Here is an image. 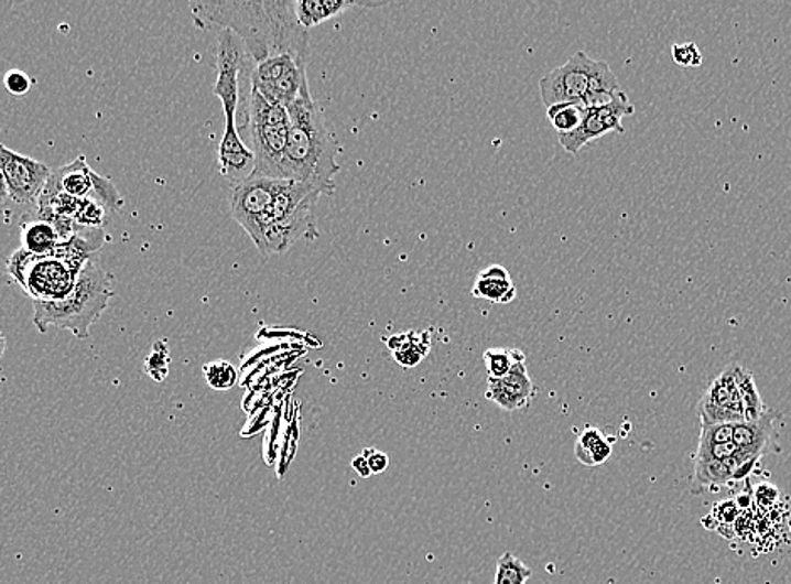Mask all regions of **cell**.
<instances>
[{
  "label": "cell",
  "instance_id": "obj_1",
  "mask_svg": "<svg viewBox=\"0 0 791 584\" xmlns=\"http://www.w3.org/2000/svg\"><path fill=\"white\" fill-rule=\"evenodd\" d=\"M191 11L194 24L203 31L235 33L253 65L283 54L307 63L311 37L296 19L293 0L193 2Z\"/></svg>",
  "mask_w": 791,
  "mask_h": 584
},
{
  "label": "cell",
  "instance_id": "obj_2",
  "mask_svg": "<svg viewBox=\"0 0 791 584\" xmlns=\"http://www.w3.org/2000/svg\"><path fill=\"white\" fill-rule=\"evenodd\" d=\"M290 132L282 162L283 181L302 182L317 187L324 196L336 191L337 162L340 147L332 133L311 88L303 89L290 105Z\"/></svg>",
  "mask_w": 791,
  "mask_h": 584
},
{
  "label": "cell",
  "instance_id": "obj_3",
  "mask_svg": "<svg viewBox=\"0 0 791 584\" xmlns=\"http://www.w3.org/2000/svg\"><path fill=\"white\" fill-rule=\"evenodd\" d=\"M85 229L61 241L46 257H34L22 248L11 255L8 273L33 302H59L73 292L83 268L100 250L105 239V236L95 238L101 235V229H94L89 235L83 232Z\"/></svg>",
  "mask_w": 791,
  "mask_h": 584
},
{
  "label": "cell",
  "instance_id": "obj_4",
  "mask_svg": "<svg viewBox=\"0 0 791 584\" xmlns=\"http://www.w3.org/2000/svg\"><path fill=\"white\" fill-rule=\"evenodd\" d=\"M113 279L91 258L79 274L73 292L59 302H33V322L41 334L50 328L69 331L76 339H88L89 328L101 317L113 299Z\"/></svg>",
  "mask_w": 791,
  "mask_h": 584
},
{
  "label": "cell",
  "instance_id": "obj_5",
  "mask_svg": "<svg viewBox=\"0 0 791 584\" xmlns=\"http://www.w3.org/2000/svg\"><path fill=\"white\" fill-rule=\"evenodd\" d=\"M321 196L324 193L317 187L302 182L280 181L264 226L263 241L258 248L261 257L285 253L299 239L314 241L318 238L315 210Z\"/></svg>",
  "mask_w": 791,
  "mask_h": 584
},
{
  "label": "cell",
  "instance_id": "obj_6",
  "mask_svg": "<svg viewBox=\"0 0 791 584\" xmlns=\"http://www.w3.org/2000/svg\"><path fill=\"white\" fill-rule=\"evenodd\" d=\"M545 108L560 104L598 107L614 100L621 88L617 76L605 61L592 60L588 54H574L560 68L548 73L539 82Z\"/></svg>",
  "mask_w": 791,
  "mask_h": 584
},
{
  "label": "cell",
  "instance_id": "obj_7",
  "mask_svg": "<svg viewBox=\"0 0 791 584\" xmlns=\"http://www.w3.org/2000/svg\"><path fill=\"white\" fill-rule=\"evenodd\" d=\"M251 150L254 153V174L258 177L282 179V162L289 142L290 117L283 105L271 104L251 88L247 101Z\"/></svg>",
  "mask_w": 791,
  "mask_h": 584
},
{
  "label": "cell",
  "instance_id": "obj_8",
  "mask_svg": "<svg viewBox=\"0 0 791 584\" xmlns=\"http://www.w3.org/2000/svg\"><path fill=\"white\" fill-rule=\"evenodd\" d=\"M247 50L242 41L231 31H219L218 50H216V97L219 98L225 111V133L223 140L239 139L236 126V111L239 107V78L248 65Z\"/></svg>",
  "mask_w": 791,
  "mask_h": 584
},
{
  "label": "cell",
  "instance_id": "obj_9",
  "mask_svg": "<svg viewBox=\"0 0 791 584\" xmlns=\"http://www.w3.org/2000/svg\"><path fill=\"white\" fill-rule=\"evenodd\" d=\"M279 186L280 181L277 179L251 175L247 181L232 187V219L250 235L257 248H260L263 241L264 226Z\"/></svg>",
  "mask_w": 791,
  "mask_h": 584
},
{
  "label": "cell",
  "instance_id": "obj_10",
  "mask_svg": "<svg viewBox=\"0 0 791 584\" xmlns=\"http://www.w3.org/2000/svg\"><path fill=\"white\" fill-rule=\"evenodd\" d=\"M46 187L78 197V199L97 201V203L104 204L108 210H117L123 206V199L115 190L113 184L91 171L83 155L51 172Z\"/></svg>",
  "mask_w": 791,
  "mask_h": 584
},
{
  "label": "cell",
  "instance_id": "obj_11",
  "mask_svg": "<svg viewBox=\"0 0 791 584\" xmlns=\"http://www.w3.org/2000/svg\"><path fill=\"white\" fill-rule=\"evenodd\" d=\"M0 172L4 175L9 199L21 206L36 204L51 177L46 164L14 152L4 143H0Z\"/></svg>",
  "mask_w": 791,
  "mask_h": 584
},
{
  "label": "cell",
  "instance_id": "obj_12",
  "mask_svg": "<svg viewBox=\"0 0 791 584\" xmlns=\"http://www.w3.org/2000/svg\"><path fill=\"white\" fill-rule=\"evenodd\" d=\"M635 113V107L628 100L627 94L620 91L614 100L598 107L586 108L582 126L574 132L560 136L561 145L570 153L582 152L583 147L588 145L593 140L602 139L610 132L625 133L621 121L628 115Z\"/></svg>",
  "mask_w": 791,
  "mask_h": 584
},
{
  "label": "cell",
  "instance_id": "obj_13",
  "mask_svg": "<svg viewBox=\"0 0 791 584\" xmlns=\"http://www.w3.org/2000/svg\"><path fill=\"white\" fill-rule=\"evenodd\" d=\"M703 423H741L745 421L741 398L735 379V364L727 366L707 388L698 403Z\"/></svg>",
  "mask_w": 791,
  "mask_h": 584
},
{
  "label": "cell",
  "instance_id": "obj_14",
  "mask_svg": "<svg viewBox=\"0 0 791 584\" xmlns=\"http://www.w3.org/2000/svg\"><path fill=\"white\" fill-rule=\"evenodd\" d=\"M534 396V382L524 363L516 364L512 371L502 379H487V394L497 407L506 411L524 410Z\"/></svg>",
  "mask_w": 791,
  "mask_h": 584
},
{
  "label": "cell",
  "instance_id": "obj_15",
  "mask_svg": "<svg viewBox=\"0 0 791 584\" xmlns=\"http://www.w3.org/2000/svg\"><path fill=\"white\" fill-rule=\"evenodd\" d=\"M777 418L778 414L774 411L768 410L759 420L736 423L735 433H733V443L736 448L761 458L773 439Z\"/></svg>",
  "mask_w": 791,
  "mask_h": 584
},
{
  "label": "cell",
  "instance_id": "obj_16",
  "mask_svg": "<svg viewBox=\"0 0 791 584\" xmlns=\"http://www.w3.org/2000/svg\"><path fill=\"white\" fill-rule=\"evenodd\" d=\"M472 295L487 302L510 303L517 296V289L509 271L500 264H492L478 273Z\"/></svg>",
  "mask_w": 791,
  "mask_h": 584
},
{
  "label": "cell",
  "instance_id": "obj_17",
  "mask_svg": "<svg viewBox=\"0 0 791 584\" xmlns=\"http://www.w3.org/2000/svg\"><path fill=\"white\" fill-rule=\"evenodd\" d=\"M372 2H349V0H296L295 12L302 28H317L322 22L343 14L353 8H379Z\"/></svg>",
  "mask_w": 791,
  "mask_h": 584
},
{
  "label": "cell",
  "instance_id": "obj_18",
  "mask_svg": "<svg viewBox=\"0 0 791 584\" xmlns=\"http://www.w3.org/2000/svg\"><path fill=\"white\" fill-rule=\"evenodd\" d=\"M61 241H65V239L61 238L56 226L46 219H29V221L21 223V248L34 257H46V255L53 253Z\"/></svg>",
  "mask_w": 791,
  "mask_h": 584
},
{
  "label": "cell",
  "instance_id": "obj_19",
  "mask_svg": "<svg viewBox=\"0 0 791 584\" xmlns=\"http://www.w3.org/2000/svg\"><path fill=\"white\" fill-rule=\"evenodd\" d=\"M388 347L401 366L414 367L429 354L430 337L429 334H418V332L392 335L388 340Z\"/></svg>",
  "mask_w": 791,
  "mask_h": 584
},
{
  "label": "cell",
  "instance_id": "obj_20",
  "mask_svg": "<svg viewBox=\"0 0 791 584\" xmlns=\"http://www.w3.org/2000/svg\"><path fill=\"white\" fill-rule=\"evenodd\" d=\"M611 452H614V446L596 428L585 430L579 440H577L576 448H574L576 458L583 465H588V467L605 464L606 459L610 458Z\"/></svg>",
  "mask_w": 791,
  "mask_h": 584
},
{
  "label": "cell",
  "instance_id": "obj_21",
  "mask_svg": "<svg viewBox=\"0 0 791 584\" xmlns=\"http://www.w3.org/2000/svg\"><path fill=\"white\" fill-rule=\"evenodd\" d=\"M735 379L738 386L739 398H741L743 413L745 421H756L767 413L763 398L759 394L758 386L755 382V376L745 369V367L735 364Z\"/></svg>",
  "mask_w": 791,
  "mask_h": 584
},
{
  "label": "cell",
  "instance_id": "obj_22",
  "mask_svg": "<svg viewBox=\"0 0 791 584\" xmlns=\"http://www.w3.org/2000/svg\"><path fill=\"white\" fill-rule=\"evenodd\" d=\"M694 480L701 487H724V485L735 482L733 471L727 462L716 458H706V456H694Z\"/></svg>",
  "mask_w": 791,
  "mask_h": 584
},
{
  "label": "cell",
  "instance_id": "obj_23",
  "mask_svg": "<svg viewBox=\"0 0 791 584\" xmlns=\"http://www.w3.org/2000/svg\"><path fill=\"white\" fill-rule=\"evenodd\" d=\"M585 111L586 107L577 104H560L545 108V113L550 118L551 126L556 129L557 136H566L582 126Z\"/></svg>",
  "mask_w": 791,
  "mask_h": 584
},
{
  "label": "cell",
  "instance_id": "obj_24",
  "mask_svg": "<svg viewBox=\"0 0 791 584\" xmlns=\"http://www.w3.org/2000/svg\"><path fill=\"white\" fill-rule=\"evenodd\" d=\"M484 360L489 379H502L512 371L516 364L524 363L525 356L517 349H487Z\"/></svg>",
  "mask_w": 791,
  "mask_h": 584
},
{
  "label": "cell",
  "instance_id": "obj_25",
  "mask_svg": "<svg viewBox=\"0 0 791 584\" xmlns=\"http://www.w3.org/2000/svg\"><path fill=\"white\" fill-rule=\"evenodd\" d=\"M532 571L522 563L512 552H503L497 561L496 580L494 584H525Z\"/></svg>",
  "mask_w": 791,
  "mask_h": 584
},
{
  "label": "cell",
  "instance_id": "obj_26",
  "mask_svg": "<svg viewBox=\"0 0 791 584\" xmlns=\"http://www.w3.org/2000/svg\"><path fill=\"white\" fill-rule=\"evenodd\" d=\"M203 372L207 385H209V388L215 389V391H229V389L235 388L236 382H238V371H236V367L232 366L231 363H228V360L219 359L207 363L206 366H204Z\"/></svg>",
  "mask_w": 791,
  "mask_h": 584
},
{
  "label": "cell",
  "instance_id": "obj_27",
  "mask_svg": "<svg viewBox=\"0 0 791 584\" xmlns=\"http://www.w3.org/2000/svg\"><path fill=\"white\" fill-rule=\"evenodd\" d=\"M169 364H171V354H169L167 343L158 340L152 346V353L145 359V372L155 382L165 381L169 375Z\"/></svg>",
  "mask_w": 791,
  "mask_h": 584
},
{
  "label": "cell",
  "instance_id": "obj_28",
  "mask_svg": "<svg viewBox=\"0 0 791 584\" xmlns=\"http://www.w3.org/2000/svg\"><path fill=\"white\" fill-rule=\"evenodd\" d=\"M672 57L682 68H698L703 65V53L695 43H678L672 46Z\"/></svg>",
  "mask_w": 791,
  "mask_h": 584
},
{
  "label": "cell",
  "instance_id": "obj_29",
  "mask_svg": "<svg viewBox=\"0 0 791 584\" xmlns=\"http://www.w3.org/2000/svg\"><path fill=\"white\" fill-rule=\"evenodd\" d=\"M733 433H735V424L733 423H703L701 428V443H732Z\"/></svg>",
  "mask_w": 791,
  "mask_h": 584
},
{
  "label": "cell",
  "instance_id": "obj_30",
  "mask_svg": "<svg viewBox=\"0 0 791 584\" xmlns=\"http://www.w3.org/2000/svg\"><path fill=\"white\" fill-rule=\"evenodd\" d=\"M4 86L12 97L22 98L33 88V79L21 69H9L4 75Z\"/></svg>",
  "mask_w": 791,
  "mask_h": 584
},
{
  "label": "cell",
  "instance_id": "obj_31",
  "mask_svg": "<svg viewBox=\"0 0 791 584\" xmlns=\"http://www.w3.org/2000/svg\"><path fill=\"white\" fill-rule=\"evenodd\" d=\"M735 443H720V445H713V443H701L698 442L697 452L695 456H706V458L726 459L732 458L736 453Z\"/></svg>",
  "mask_w": 791,
  "mask_h": 584
},
{
  "label": "cell",
  "instance_id": "obj_32",
  "mask_svg": "<svg viewBox=\"0 0 791 584\" xmlns=\"http://www.w3.org/2000/svg\"><path fill=\"white\" fill-rule=\"evenodd\" d=\"M360 455L368 462L371 474H382V472L388 471L389 456L386 455L384 452H379V450L376 448H366Z\"/></svg>",
  "mask_w": 791,
  "mask_h": 584
},
{
  "label": "cell",
  "instance_id": "obj_33",
  "mask_svg": "<svg viewBox=\"0 0 791 584\" xmlns=\"http://www.w3.org/2000/svg\"><path fill=\"white\" fill-rule=\"evenodd\" d=\"M353 468L357 472V474L360 475L362 478H368L371 474V471H369L368 462H366V458H364L362 455L354 456L353 459Z\"/></svg>",
  "mask_w": 791,
  "mask_h": 584
},
{
  "label": "cell",
  "instance_id": "obj_34",
  "mask_svg": "<svg viewBox=\"0 0 791 584\" xmlns=\"http://www.w3.org/2000/svg\"><path fill=\"white\" fill-rule=\"evenodd\" d=\"M8 187H6L4 175L0 172V207H4L9 203Z\"/></svg>",
  "mask_w": 791,
  "mask_h": 584
},
{
  "label": "cell",
  "instance_id": "obj_35",
  "mask_svg": "<svg viewBox=\"0 0 791 584\" xmlns=\"http://www.w3.org/2000/svg\"><path fill=\"white\" fill-rule=\"evenodd\" d=\"M6 337L4 332L0 331V359H2V356H4L6 353Z\"/></svg>",
  "mask_w": 791,
  "mask_h": 584
}]
</instances>
